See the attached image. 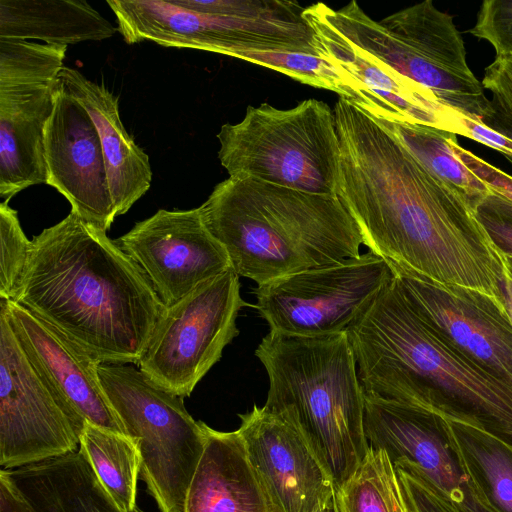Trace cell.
Returning a JSON list of instances; mask_svg holds the SVG:
<instances>
[{
  "instance_id": "6da1fadb",
  "label": "cell",
  "mask_w": 512,
  "mask_h": 512,
  "mask_svg": "<svg viewBox=\"0 0 512 512\" xmlns=\"http://www.w3.org/2000/svg\"><path fill=\"white\" fill-rule=\"evenodd\" d=\"M333 111L341 147L337 196L369 251L394 275L503 301L505 258L468 201L358 106L340 97Z\"/></svg>"
},
{
  "instance_id": "7a4b0ae2",
  "label": "cell",
  "mask_w": 512,
  "mask_h": 512,
  "mask_svg": "<svg viewBox=\"0 0 512 512\" xmlns=\"http://www.w3.org/2000/svg\"><path fill=\"white\" fill-rule=\"evenodd\" d=\"M12 301L100 363L135 365L165 309L115 241L73 212L33 238Z\"/></svg>"
},
{
  "instance_id": "3957f363",
  "label": "cell",
  "mask_w": 512,
  "mask_h": 512,
  "mask_svg": "<svg viewBox=\"0 0 512 512\" xmlns=\"http://www.w3.org/2000/svg\"><path fill=\"white\" fill-rule=\"evenodd\" d=\"M346 332L365 393L478 424L512 445V387L423 320L395 277Z\"/></svg>"
},
{
  "instance_id": "277c9868",
  "label": "cell",
  "mask_w": 512,
  "mask_h": 512,
  "mask_svg": "<svg viewBox=\"0 0 512 512\" xmlns=\"http://www.w3.org/2000/svg\"><path fill=\"white\" fill-rule=\"evenodd\" d=\"M199 210L231 268L258 285L358 257L363 244L337 195L253 177L218 183Z\"/></svg>"
},
{
  "instance_id": "5b68a950",
  "label": "cell",
  "mask_w": 512,
  "mask_h": 512,
  "mask_svg": "<svg viewBox=\"0 0 512 512\" xmlns=\"http://www.w3.org/2000/svg\"><path fill=\"white\" fill-rule=\"evenodd\" d=\"M255 355L269 379L263 407L304 437L340 492L370 449L364 390L347 332L305 337L270 331Z\"/></svg>"
},
{
  "instance_id": "8992f818",
  "label": "cell",
  "mask_w": 512,
  "mask_h": 512,
  "mask_svg": "<svg viewBox=\"0 0 512 512\" xmlns=\"http://www.w3.org/2000/svg\"><path fill=\"white\" fill-rule=\"evenodd\" d=\"M128 44L204 50L235 57L253 51L315 55V34L297 1L108 0Z\"/></svg>"
},
{
  "instance_id": "52a82bcc",
  "label": "cell",
  "mask_w": 512,
  "mask_h": 512,
  "mask_svg": "<svg viewBox=\"0 0 512 512\" xmlns=\"http://www.w3.org/2000/svg\"><path fill=\"white\" fill-rule=\"evenodd\" d=\"M308 7L350 42L431 90L444 105L487 126L490 100L468 66L461 33L453 17L431 0L379 22L355 0L337 10L322 2Z\"/></svg>"
},
{
  "instance_id": "ba28073f",
  "label": "cell",
  "mask_w": 512,
  "mask_h": 512,
  "mask_svg": "<svg viewBox=\"0 0 512 512\" xmlns=\"http://www.w3.org/2000/svg\"><path fill=\"white\" fill-rule=\"evenodd\" d=\"M229 177H253L316 194L337 195L341 147L334 111L306 99L290 109L249 105L244 118L217 134Z\"/></svg>"
},
{
  "instance_id": "9c48e42d",
  "label": "cell",
  "mask_w": 512,
  "mask_h": 512,
  "mask_svg": "<svg viewBox=\"0 0 512 512\" xmlns=\"http://www.w3.org/2000/svg\"><path fill=\"white\" fill-rule=\"evenodd\" d=\"M103 391L128 436L139 444L140 478L161 512H184L189 484L201 458V421L183 397L162 388L135 364L99 363Z\"/></svg>"
},
{
  "instance_id": "30bf717a",
  "label": "cell",
  "mask_w": 512,
  "mask_h": 512,
  "mask_svg": "<svg viewBox=\"0 0 512 512\" xmlns=\"http://www.w3.org/2000/svg\"><path fill=\"white\" fill-rule=\"evenodd\" d=\"M67 46L0 38V196L46 184L44 130Z\"/></svg>"
},
{
  "instance_id": "8fae6325",
  "label": "cell",
  "mask_w": 512,
  "mask_h": 512,
  "mask_svg": "<svg viewBox=\"0 0 512 512\" xmlns=\"http://www.w3.org/2000/svg\"><path fill=\"white\" fill-rule=\"evenodd\" d=\"M248 304L232 269L165 307L138 368L167 391L189 397L239 334L236 320Z\"/></svg>"
},
{
  "instance_id": "7c38bea8",
  "label": "cell",
  "mask_w": 512,
  "mask_h": 512,
  "mask_svg": "<svg viewBox=\"0 0 512 512\" xmlns=\"http://www.w3.org/2000/svg\"><path fill=\"white\" fill-rule=\"evenodd\" d=\"M393 278L390 265L369 251L258 285L255 308L270 331L305 337L339 333L367 312Z\"/></svg>"
},
{
  "instance_id": "4fadbf2b",
  "label": "cell",
  "mask_w": 512,
  "mask_h": 512,
  "mask_svg": "<svg viewBox=\"0 0 512 512\" xmlns=\"http://www.w3.org/2000/svg\"><path fill=\"white\" fill-rule=\"evenodd\" d=\"M84 424L32 366L0 308L1 469L13 470L77 451Z\"/></svg>"
},
{
  "instance_id": "5bb4252c",
  "label": "cell",
  "mask_w": 512,
  "mask_h": 512,
  "mask_svg": "<svg viewBox=\"0 0 512 512\" xmlns=\"http://www.w3.org/2000/svg\"><path fill=\"white\" fill-rule=\"evenodd\" d=\"M303 16L315 33L316 55L336 68L353 94L352 103L361 110L378 120L468 137L465 116L444 105L431 90L350 42L309 7Z\"/></svg>"
},
{
  "instance_id": "9a60e30c",
  "label": "cell",
  "mask_w": 512,
  "mask_h": 512,
  "mask_svg": "<svg viewBox=\"0 0 512 512\" xmlns=\"http://www.w3.org/2000/svg\"><path fill=\"white\" fill-rule=\"evenodd\" d=\"M139 267L165 307L231 268L199 207L159 209L114 240Z\"/></svg>"
},
{
  "instance_id": "2e32d148",
  "label": "cell",
  "mask_w": 512,
  "mask_h": 512,
  "mask_svg": "<svg viewBox=\"0 0 512 512\" xmlns=\"http://www.w3.org/2000/svg\"><path fill=\"white\" fill-rule=\"evenodd\" d=\"M394 277L423 320L463 356L512 387V320L504 301L424 277Z\"/></svg>"
},
{
  "instance_id": "e0dca14e",
  "label": "cell",
  "mask_w": 512,
  "mask_h": 512,
  "mask_svg": "<svg viewBox=\"0 0 512 512\" xmlns=\"http://www.w3.org/2000/svg\"><path fill=\"white\" fill-rule=\"evenodd\" d=\"M46 184L55 188L86 223L107 232L116 217L104 156L87 111L59 80L44 130Z\"/></svg>"
},
{
  "instance_id": "ac0fdd59",
  "label": "cell",
  "mask_w": 512,
  "mask_h": 512,
  "mask_svg": "<svg viewBox=\"0 0 512 512\" xmlns=\"http://www.w3.org/2000/svg\"><path fill=\"white\" fill-rule=\"evenodd\" d=\"M364 433L372 449L414 464L464 512H491L450 448L442 415L364 393Z\"/></svg>"
},
{
  "instance_id": "d6986e66",
  "label": "cell",
  "mask_w": 512,
  "mask_h": 512,
  "mask_svg": "<svg viewBox=\"0 0 512 512\" xmlns=\"http://www.w3.org/2000/svg\"><path fill=\"white\" fill-rule=\"evenodd\" d=\"M0 308L32 366L72 415L83 424L127 435L103 391L100 362L15 301L1 299Z\"/></svg>"
},
{
  "instance_id": "ffe728a7",
  "label": "cell",
  "mask_w": 512,
  "mask_h": 512,
  "mask_svg": "<svg viewBox=\"0 0 512 512\" xmlns=\"http://www.w3.org/2000/svg\"><path fill=\"white\" fill-rule=\"evenodd\" d=\"M248 458L277 512H316L335 492L304 437L264 407L239 414Z\"/></svg>"
},
{
  "instance_id": "44dd1931",
  "label": "cell",
  "mask_w": 512,
  "mask_h": 512,
  "mask_svg": "<svg viewBox=\"0 0 512 512\" xmlns=\"http://www.w3.org/2000/svg\"><path fill=\"white\" fill-rule=\"evenodd\" d=\"M58 78L96 127L116 216L123 215L151 186L149 157L126 131L120 118L118 96L67 66Z\"/></svg>"
},
{
  "instance_id": "7402d4cb",
  "label": "cell",
  "mask_w": 512,
  "mask_h": 512,
  "mask_svg": "<svg viewBox=\"0 0 512 512\" xmlns=\"http://www.w3.org/2000/svg\"><path fill=\"white\" fill-rule=\"evenodd\" d=\"M201 424L205 444L187 490L184 512H277L238 429L222 432Z\"/></svg>"
},
{
  "instance_id": "603a6c76",
  "label": "cell",
  "mask_w": 512,
  "mask_h": 512,
  "mask_svg": "<svg viewBox=\"0 0 512 512\" xmlns=\"http://www.w3.org/2000/svg\"><path fill=\"white\" fill-rule=\"evenodd\" d=\"M7 472L35 512H123L79 449Z\"/></svg>"
},
{
  "instance_id": "cb8c5ba5",
  "label": "cell",
  "mask_w": 512,
  "mask_h": 512,
  "mask_svg": "<svg viewBox=\"0 0 512 512\" xmlns=\"http://www.w3.org/2000/svg\"><path fill=\"white\" fill-rule=\"evenodd\" d=\"M118 32L82 0H0V38L64 45L101 41Z\"/></svg>"
},
{
  "instance_id": "d4e9b609",
  "label": "cell",
  "mask_w": 512,
  "mask_h": 512,
  "mask_svg": "<svg viewBox=\"0 0 512 512\" xmlns=\"http://www.w3.org/2000/svg\"><path fill=\"white\" fill-rule=\"evenodd\" d=\"M443 420L449 446L480 499L491 512H512V445L478 424Z\"/></svg>"
},
{
  "instance_id": "484cf974",
  "label": "cell",
  "mask_w": 512,
  "mask_h": 512,
  "mask_svg": "<svg viewBox=\"0 0 512 512\" xmlns=\"http://www.w3.org/2000/svg\"><path fill=\"white\" fill-rule=\"evenodd\" d=\"M79 451L99 481L123 512L136 507L141 470L138 442L132 437L85 422L79 436Z\"/></svg>"
},
{
  "instance_id": "4316f807",
  "label": "cell",
  "mask_w": 512,
  "mask_h": 512,
  "mask_svg": "<svg viewBox=\"0 0 512 512\" xmlns=\"http://www.w3.org/2000/svg\"><path fill=\"white\" fill-rule=\"evenodd\" d=\"M376 121L396 137L430 172L458 191L474 210L492 191L456 156L449 142L452 133L418 124L378 119Z\"/></svg>"
},
{
  "instance_id": "83f0119b",
  "label": "cell",
  "mask_w": 512,
  "mask_h": 512,
  "mask_svg": "<svg viewBox=\"0 0 512 512\" xmlns=\"http://www.w3.org/2000/svg\"><path fill=\"white\" fill-rule=\"evenodd\" d=\"M234 58L283 73L303 84L333 91L351 102L354 99L351 90L336 68L317 55L253 51L239 53Z\"/></svg>"
},
{
  "instance_id": "f1b7e54d",
  "label": "cell",
  "mask_w": 512,
  "mask_h": 512,
  "mask_svg": "<svg viewBox=\"0 0 512 512\" xmlns=\"http://www.w3.org/2000/svg\"><path fill=\"white\" fill-rule=\"evenodd\" d=\"M4 200L0 204V297L12 300L26 267L32 241L18 219V213Z\"/></svg>"
},
{
  "instance_id": "f546056e",
  "label": "cell",
  "mask_w": 512,
  "mask_h": 512,
  "mask_svg": "<svg viewBox=\"0 0 512 512\" xmlns=\"http://www.w3.org/2000/svg\"><path fill=\"white\" fill-rule=\"evenodd\" d=\"M337 494L343 512H390L371 447L365 460Z\"/></svg>"
},
{
  "instance_id": "4dcf8cb0",
  "label": "cell",
  "mask_w": 512,
  "mask_h": 512,
  "mask_svg": "<svg viewBox=\"0 0 512 512\" xmlns=\"http://www.w3.org/2000/svg\"><path fill=\"white\" fill-rule=\"evenodd\" d=\"M481 83L492 95L487 127L512 140V56L495 57Z\"/></svg>"
},
{
  "instance_id": "1f68e13d",
  "label": "cell",
  "mask_w": 512,
  "mask_h": 512,
  "mask_svg": "<svg viewBox=\"0 0 512 512\" xmlns=\"http://www.w3.org/2000/svg\"><path fill=\"white\" fill-rule=\"evenodd\" d=\"M467 32L489 42L496 57L512 56V0H485Z\"/></svg>"
},
{
  "instance_id": "d6a6232c",
  "label": "cell",
  "mask_w": 512,
  "mask_h": 512,
  "mask_svg": "<svg viewBox=\"0 0 512 512\" xmlns=\"http://www.w3.org/2000/svg\"><path fill=\"white\" fill-rule=\"evenodd\" d=\"M475 213L498 252L512 259V200L492 190Z\"/></svg>"
},
{
  "instance_id": "836d02e7",
  "label": "cell",
  "mask_w": 512,
  "mask_h": 512,
  "mask_svg": "<svg viewBox=\"0 0 512 512\" xmlns=\"http://www.w3.org/2000/svg\"><path fill=\"white\" fill-rule=\"evenodd\" d=\"M450 146L461 162L493 191L512 200V176L461 147L456 135L450 137Z\"/></svg>"
},
{
  "instance_id": "e575fe53",
  "label": "cell",
  "mask_w": 512,
  "mask_h": 512,
  "mask_svg": "<svg viewBox=\"0 0 512 512\" xmlns=\"http://www.w3.org/2000/svg\"><path fill=\"white\" fill-rule=\"evenodd\" d=\"M374 450V449H373ZM382 489L390 512H409L393 464L382 450H374Z\"/></svg>"
},
{
  "instance_id": "d590c367",
  "label": "cell",
  "mask_w": 512,
  "mask_h": 512,
  "mask_svg": "<svg viewBox=\"0 0 512 512\" xmlns=\"http://www.w3.org/2000/svg\"><path fill=\"white\" fill-rule=\"evenodd\" d=\"M464 122L468 132L467 138L493 148L504 156L512 155V140L498 134L483 124L474 122L466 116L464 117Z\"/></svg>"
},
{
  "instance_id": "8d00e7d4",
  "label": "cell",
  "mask_w": 512,
  "mask_h": 512,
  "mask_svg": "<svg viewBox=\"0 0 512 512\" xmlns=\"http://www.w3.org/2000/svg\"><path fill=\"white\" fill-rule=\"evenodd\" d=\"M0 512H35L5 469L0 470Z\"/></svg>"
},
{
  "instance_id": "74e56055",
  "label": "cell",
  "mask_w": 512,
  "mask_h": 512,
  "mask_svg": "<svg viewBox=\"0 0 512 512\" xmlns=\"http://www.w3.org/2000/svg\"><path fill=\"white\" fill-rule=\"evenodd\" d=\"M503 295H504V303L506 306V309L510 315V318L512 320V278L507 272L505 273L504 282H503Z\"/></svg>"
},
{
  "instance_id": "f35d334b",
  "label": "cell",
  "mask_w": 512,
  "mask_h": 512,
  "mask_svg": "<svg viewBox=\"0 0 512 512\" xmlns=\"http://www.w3.org/2000/svg\"><path fill=\"white\" fill-rule=\"evenodd\" d=\"M316 512H343L338 494L334 492Z\"/></svg>"
},
{
  "instance_id": "ab89813d",
  "label": "cell",
  "mask_w": 512,
  "mask_h": 512,
  "mask_svg": "<svg viewBox=\"0 0 512 512\" xmlns=\"http://www.w3.org/2000/svg\"><path fill=\"white\" fill-rule=\"evenodd\" d=\"M505 263H506L507 272L509 273V275L512 278V259H506L505 258Z\"/></svg>"
},
{
  "instance_id": "60d3db41",
  "label": "cell",
  "mask_w": 512,
  "mask_h": 512,
  "mask_svg": "<svg viewBox=\"0 0 512 512\" xmlns=\"http://www.w3.org/2000/svg\"><path fill=\"white\" fill-rule=\"evenodd\" d=\"M131 512H144L143 510H141L138 506Z\"/></svg>"
},
{
  "instance_id": "b9f144b4",
  "label": "cell",
  "mask_w": 512,
  "mask_h": 512,
  "mask_svg": "<svg viewBox=\"0 0 512 512\" xmlns=\"http://www.w3.org/2000/svg\"><path fill=\"white\" fill-rule=\"evenodd\" d=\"M505 157L512 163V155H505Z\"/></svg>"
}]
</instances>
